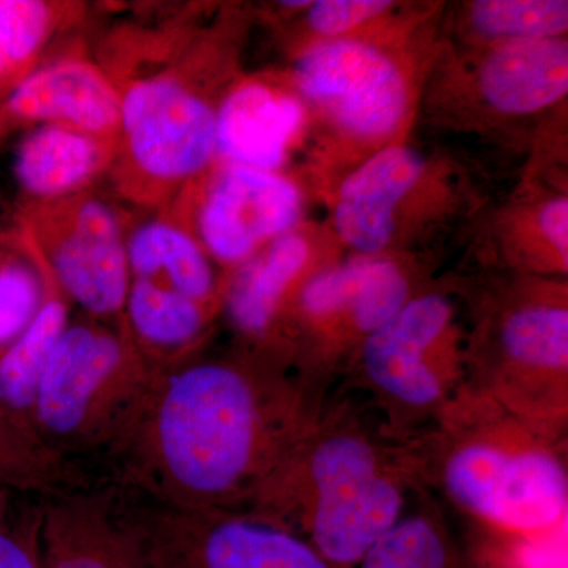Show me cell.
<instances>
[{
  "label": "cell",
  "mask_w": 568,
  "mask_h": 568,
  "mask_svg": "<svg viewBox=\"0 0 568 568\" xmlns=\"http://www.w3.org/2000/svg\"><path fill=\"white\" fill-rule=\"evenodd\" d=\"M20 224L70 298L92 315L121 312L132 275L125 230L110 204L74 193L29 204Z\"/></svg>",
  "instance_id": "5b68a950"
},
{
  "label": "cell",
  "mask_w": 568,
  "mask_h": 568,
  "mask_svg": "<svg viewBox=\"0 0 568 568\" xmlns=\"http://www.w3.org/2000/svg\"><path fill=\"white\" fill-rule=\"evenodd\" d=\"M0 568H44L36 537L0 528Z\"/></svg>",
  "instance_id": "f1b7e54d"
},
{
  "label": "cell",
  "mask_w": 568,
  "mask_h": 568,
  "mask_svg": "<svg viewBox=\"0 0 568 568\" xmlns=\"http://www.w3.org/2000/svg\"><path fill=\"white\" fill-rule=\"evenodd\" d=\"M41 547L44 568H148L144 536L99 517H55Z\"/></svg>",
  "instance_id": "ac0fdd59"
},
{
  "label": "cell",
  "mask_w": 568,
  "mask_h": 568,
  "mask_svg": "<svg viewBox=\"0 0 568 568\" xmlns=\"http://www.w3.org/2000/svg\"><path fill=\"white\" fill-rule=\"evenodd\" d=\"M312 517L306 540L331 566L355 568L403 517L405 497L366 437L338 432L310 454Z\"/></svg>",
  "instance_id": "3957f363"
},
{
  "label": "cell",
  "mask_w": 568,
  "mask_h": 568,
  "mask_svg": "<svg viewBox=\"0 0 568 568\" xmlns=\"http://www.w3.org/2000/svg\"><path fill=\"white\" fill-rule=\"evenodd\" d=\"M26 123H54L118 141L121 95L110 80L80 59L31 71L0 106V134Z\"/></svg>",
  "instance_id": "8fae6325"
},
{
  "label": "cell",
  "mask_w": 568,
  "mask_h": 568,
  "mask_svg": "<svg viewBox=\"0 0 568 568\" xmlns=\"http://www.w3.org/2000/svg\"><path fill=\"white\" fill-rule=\"evenodd\" d=\"M355 568H469L435 517L405 515L366 551Z\"/></svg>",
  "instance_id": "603a6c76"
},
{
  "label": "cell",
  "mask_w": 568,
  "mask_h": 568,
  "mask_svg": "<svg viewBox=\"0 0 568 568\" xmlns=\"http://www.w3.org/2000/svg\"><path fill=\"white\" fill-rule=\"evenodd\" d=\"M499 349L508 375L566 388L568 312L560 304H528L500 324ZM552 387V386H551Z\"/></svg>",
  "instance_id": "e0dca14e"
},
{
  "label": "cell",
  "mask_w": 568,
  "mask_h": 568,
  "mask_svg": "<svg viewBox=\"0 0 568 568\" xmlns=\"http://www.w3.org/2000/svg\"><path fill=\"white\" fill-rule=\"evenodd\" d=\"M302 118V104L290 93L263 82L237 85L215 112V155L227 166L274 173Z\"/></svg>",
  "instance_id": "4fadbf2b"
},
{
  "label": "cell",
  "mask_w": 568,
  "mask_h": 568,
  "mask_svg": "<svg viewBox=\"0 0 568 568\" xmlns=\"http://www.w3.org/2000/svg\"><path fill=\"white\" fill-rule=\"evenodd\" d=\"M67 325L63 302L48 297L31 325L0 355V413L33 410L41 376Z\"/></svg>",
  "instance_id": "44dd1931"
},
{
  "label": "cell",
  "mask_w": 568,
  "mask_h": 568,
  "mask_svg": "<svg viewBox=\"0 0 568 568\" xmlns=\"http://www.w3.org/2000/svg\"><path fill=\"white\" fill-rule=\"evenodd\" d=\"M0 518H2V517H0Z\"/></svg>",
  "instance_id": "1f68e13d"
},
{
  "label": "cell",
  "mask_w": 568,
  "mask_h": 568,
  "mask_svg": "<svg viewBox=\"0 0 568 568\" xmlns=\"http://www.w3.org/2000/svg\"><path fill=\"white\" fill-rule=\"evenodd\" d=\"M6 414L0 413V478L11 477L17 474L20 463V448L18 439L9 425L3 420Z\"/></svg>",
  "instance_id": "4dcf8cb0"
},
{
  "label": "cell",
  "mask_w": 568,
  "mask_h": 568,
  "mask_svg": "<svg viewBox=\"0 0 568 568\" xmlns=\"http://www.w3.org/2000/svg\"><path fill=\"white\" fill-rule=\"evenodd\" d=\"M476 31L499 39H559L567 32L566 0H480L470 7Z\"/></svg>",
  "instance_id": "d4e9b609"
},
{
  "label": "cell",
  "mask_w": 568,
  "mask_h": 568,
  "mask_svg": "<svg viewBox=\"0 0 568 568\" xmlns=\"http://www.w3.org/2000/svg\"><path fill=\"white\" fill-rule=\"evenodd\" d=\"M301 207L297 186L283 175L224 164L197 193L186 227L209 256L244 263L260 246L290 233Z\"/></svg>",
  "instance_id": "52a82bcc"
},
{
  "label": "cell",
  "mask_w": 568,
  "mask_h": 568,
  "mask_svg": "<svg viewBox=\"0 0 568 568\" xmlns=\"http://www.w3.org/2000/svg\"><path fill=\"white\" fill-rule=\"evenodd\" d=\"M272 425L267 398L244 369L186 366L164 384L151 417L156 469L193 506L226 499L267 462Z\"/></svg>",
  "instance_id": "6da1fadb"
},
{
  "label": "cell",
  "mask_w": 568,
  "mask_h": 568,
  "mask_svg": "<svg viewBox=\"0 0 568 568\" xmlns=\"http://www.w3.org/2000/svg\"><path fill=\"white\" fill-rule=\"evenodd\" d=\"M125 349L118 336L88 324L67 325L55 343L37 392V422L48 435L74 437L106 388L118 381Z\"/></svg>",
  "instance_id": "30bf717a"
},
{
  "label": "cell",
  "mask_w": 568,
  "mask_h": 568,
  "mask_svg": "<svg viewBox=\"0 0 568 568\" xmlns=\"http://www.w3.org/2000/svg\"><path fill=\"white\" fill-rule=\"evenodd\" d=\"M118 141L70 126L39 125L18 148L14 175L32 203L80 193L115 156Z\"/></svg>",
  "instance_id": "5bb4252c"
},
{
  "label": "cell",
  "mask_w": 568,
  "mask_h": 568,
  "mask_svg": "<svg viewBox=\"0 0 568 568\" xmlns=\"http://www.w3.org/2000/svg\"><path fill=\"white\" fill-rule=\"evenodd\" d=\"M362 267L364 260H355L313 276L302 291L305 312L317 317L346 312L361 278Z\"/></svg>",
  "instance_id": "4316f807"
},
{
  "label": "cell",
  "mask_w": 568,
  "mask_h": 568,
  "mask_svg": "<svg viewBox=\"0 0 568 568\" xmlns=\"http://www.w3.org/2000/svg\"><path fill=\"white\" fill-rule=\"evenodd\" d=\"M123 306L134 334L156 347L186 345L204 325V305L148 280H132Z\"/></svg>",
  "instance_id": "7402d4cb"
},
{
  "label": "cell",
  "mask_w": 568,
  "mask_h": 568,
  "mask_svg": "<svg viewBox=\"0 0 568 568\" xmlns=\"http://www.w3.org/2000/svg\"><path fill=\"white\" fill-rule=\"evenodd\" d=\"M409 301V284L394 263L384 260H364L361 278L346 312L355 327L372 334L386 324Z\"/></svg>",
  "instance_id": "484cf974"
},
{
  "label": "cell",
  "mask_w": 568,
  "mask_h": 568,
  "mask_svg": "<svg viewBox=\"0 0 568 568\" xmlns=\"http://www.w3.org/2000/svg\"><path fill=\"white\" fill-rule=\"evenodd\" d=\"M452 499L514 532H545L567 517V474L552 452L477 435L454 444L443 465Z\"/></svg>",
  "instance_id": "277c9868"
},
{
  "label": "cell",
  "mask_w": 568,
  "mask_h": 568,
  "mask_svg": "<svg viewBox=\"0 0 568 568\" xmlns=\"http://www.w3.org/2000/svg\"><path fill=\"white\" fill-rule=\"evenodd\" d=\"M47 272L21 224L0 233V355L20 338L47 302Z\"/></svg>",
  "instance_id": "ffe728a7"
},
{
  "label": "cell",
  "mask_w": 568,
  "mask_h": 568,
  "mask_svg": "<svg viewBox=\"0 0 568 568\" xmlns=\"http://www.w3.org/2000/svg\"><path fill=\"white\" fill-rule=\"evenodd\" d=\"M478 81L489 106L504 114H530L551 106L568 89L567 41H507L489 52Z\"/></svg>",
  "instance_id": "9a60e30c"
},
{
  "label": "cell",
  "mask_w": 568,
  "mask_h": 568,
  "mask_svg": "<svg viewBox=\"0 0 568 568\" xmlns=\"http://www.w3.org/2000/svg\"><path fill=\"white\" fill-rule=\"evenodd\" d=\"M541 234L547 237L549 244L558 254L564 271H567L568 260V201L567 197H558L541 209L540 216Z\"/></svg>",
  "instance_id": "f546056e"
},
{
  "label": "cell",
  "mask_w": 568,
  "mask_h": 568,
  "mask_svg": "<svg viewBox=\"0 0 568 568\" xmlns=\"http://www.w3.org/2000/svg\"><path fill=\"white\" fill-rule=\"evenodd\" d=\"M386 0H321L310 3L308 24L321 36H338L390 9Z\"/></svg>",
  "instance_id": "83f0119b"
},
{
  "label": "cell",
  "mask_w": 568,
  "mask_h": 568,
  "mask_svg": "<svg viewBox=\"0 0 568 568\" xmlns=\"http://www.w3.org/2000/svg\"><path fill=\"white\" fill-rule=\"evenodd\" d=\"M308 244L298 235L284 234L245 264L231 287L227 308L239 327L261 332L271 323L284 291L302 271Z\"/></svg>",
  "instance_id": "d6986e66"
},
{
  "label": "cell",
  "mask_w": 568,
  "mask_h": 568,
  "mask_svg": "<svg viewBox=\"0 0 568 568\" xmlns=\"http://www.w3.org/2000/svg\"><path fill=\"white\" fill-rule=\"evenodd\" d=\"M450 321L447 298L424 295L407 301L392 320L366 335L362 365L383 399L407 413L436 409L446 399V379L436 368L435 353Z\"/></svg>",
  "instance_id": "9c48e42d"
},
{
  "label": "cell",
  "mask_w": 568,
  "mask_h": 568,
  "mask_svg": "<svg viewBox=\"0 0 568 568\" xmlns=\"http://www.w3.org/2000/svg\"><path fill=\"white\" fill-rule=\"evenodd\" d=\"M425 173L414 149H384L343 183L335 205V226L345 244L364 254L383 252L395 230V212Z\"/></svg>",
  "instance_id": "7c38bea8"
},
{
  "label": "cell",
  "mask_w": 568,
  "mask_h": 568,
  "mask_svg": "<svg viewBox=\"0 0 568 568\" xmlns=\"http://www.w3.org/2000/svg\"><path fill=\"white\" fill-rule=\"evenodd\" d=\"M54 26V9L39 0H0V95L29 74Z\"/></svg>",
  "instance_id": "cb8c5ba5"
},
{
  "label": "cell",
  "mask_w": 568,
  "mask_h": 568,
  "mask_svg": "<svg viewBox=\"0 0 568 568\" xmlns=\"http://www.w3.org/2000/svg\"><path fill=\"white\" fill-rule=\"evenodd\" d=\"M209 254L181 220L152 219L126 234L132 280L162 284L204 305L215 276Z\"/></svg>",
  "instance_id": "2e32d148"
},
{
  "label": "cell",
  "mask_w": 568,
  "mask_h": 568,
  "mask_svg": "<svg viewBox=\"0 0 568 568\" xmlns=\"http://www.w3.org/2000/svg\"><path fill=\"white\" fill-rule=\"evenodd\" d=\"M148 568H335L306 538L244 517H175L144 536Z\"/></svg>",
  "instance_id": "ba28073f"
},
{
  "label": "cell",
  "mask_w": 568,
  "mask_h": 568,
  "mask_svg": "<svg viewBox=\"0 0 568 568\" xmlns=\"http://www.w3.org/2000/svg\"><path fill=\"white\" fill-rule=\"evenodd\" d=\"M295 84L346 133L390 136L406 119L409 88L386 51L357 40L310 48L294 67Z\"/></svg>",
  "instance_id": "8992f818"
},
{
  "label": "cell",
  "mask_w": 568,
  "mask_h": 568,
  "mask_svg": "<svg viewBox=\"0 0 568 568\" xmlns=\"http://www.w3.org/2000/svg\"><path fill=\"white\" fill-rule=\"evenodd\" d=\"M119 95L123 185L141 197L183 193L215 159V111L168 73L133 81Z\"/></svg>",
  "instance_id": "7a4b0ae2"
}]
</instances>
